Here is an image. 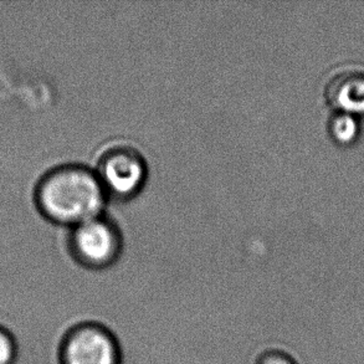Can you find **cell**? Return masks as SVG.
<instances>
[{
  "mask_svg": "<svg viewBox=\"0 0 364 364\" xmlns=\"http://www.w3.org/2000/svg\"><path fill=\"white\" fill-rule=\"evenodd\" d=\"M105 192L95 171L82 164H63L40 178L35 203L43 217L58 224L77 225L100 215Z\"/></svg>",
  "mask_w": 364,
  "mask_h": 364,
  "instance_id": "cell-1",
  "label": "cell"
},
{
  "mask_svg": "<svg viewBox=\"0 0 364 364\" xmlns=\"http://www.w3.org/2000/svg\"><path fill=\"white\" fill-rule=\"evenodd\" d=\"M122 249L119 228L101 215L75 225L70 235V256L81 267L89 270H106L117 264Z\"/></svg>",
  "mask_w": 364,
  "mask_h": 364,
  "instance_id": "cell-2",
  "label": "cell"
},
{
  "mask_svg": "<svg viewBox=\"0 0 364 364\" xmlns=\"http://www.w3.org/2000/svg\"><path fill=\"white\" fill-rule=\"evenodd\" d=\"M95 172L106 194L123 199L141 191L147 178V164L137 149L117 146L101 156Z\"/></svg>",
  "mask_w": 364,
  "mask_h": 364,
  "instance_id": "cell-3",
  "label": "cell"
},
{
  "mask_svg": "<svg viewBox=\"0 0 364 364\" xmlns=\"http://www.w3.org/2000/svg\"><path fill=\"white\" fill-rule=\"evenodd\" d=\"M63 364H121L119 343L101 326H79L66 336L61 347Z\"/></svg>",
  "mask_w": 364,
  "mask_h": 364,
  "instance_id": "cell-4",
  "label": "cell"
},
{
  "mask_svg": "<svg viewBox=\"0 0 364 364\" xmlns=\"http://www.w3.org/2000/svg\"><path fill=\"white\" fill-rule=\"evenodd\" d=\"M325 96L342 112H364L363 65H342L333 70L326 82Z\"/></svg>",
  "mask_w": 364,
  "mask_h": 364,
  "instance_id": "cell-5",
  "label": "cell"
},
{
  "mask_svg": "<svg viewBox=\"0 0 364 364\" xmlns=\"http://www.w3.org/2000/svg\"><path fill=\"white\" fill-rule=\"evenodd\" d=\"M330 132L332 137L340 142L352 141L357 133V122L352 114L342 112L333 114L330 119Z\"/></svg>",
  "mask_w": 364,
  "mask_h": 364,
  "instance_id": "cell-6",
  "label": "cell"
},
{
  "mask_svg": "<svg viewBox=\"0 0 364 364\" xmlns=\"http://www.w3.org/2000/svg\"><path fill=\"white\" fill-rule=\"evenodd\" d=\"M16 355L14 338L8 331L0 327V364H13Z\"/></svg>",
  "mask_w": 364,
  "mask_h": 364,
  "instance_id": "cell-7",
  "label": "cell"
},
{
  "mask_svg": "<svg viewBox=\"0 0 364 364\" xmlns=\"http://www.w3.org/2000/svg\"><path fill=\"white\" fill-rule=\"evenodd\" d=\"M257 364H296L291 360L289 355L280 353V352H271L267 355H262Z\"/></svg>",
  "mask_w": 364,
  "mask_h": 364,
  "instance_id": "cell-8",
  "label": "cell"
}]
</instances>
